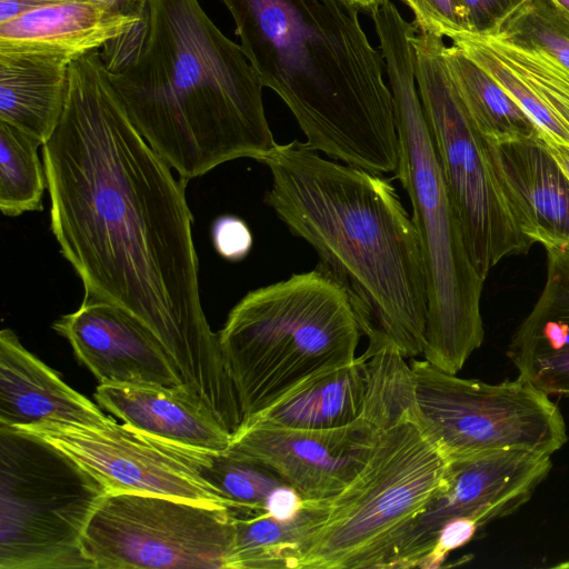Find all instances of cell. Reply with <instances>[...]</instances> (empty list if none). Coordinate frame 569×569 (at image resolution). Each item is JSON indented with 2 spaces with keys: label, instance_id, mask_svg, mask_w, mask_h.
I'll list each match as a JSON object with an SVG mask.
<instances>
[{
  "label": "cell",
  "instance_id": "cell-3",
  "mask_svg": "<svg viewBox=\"0 0 569 569\" xmlns=\"http://www.w3.org/2000/svg\"><path fill=\"white\" fill-rule=\"evenodd\" d=\"M259 162L271 173L263 201L316 251V268L346 291L370 346L423 353L428 299L417 229L390 180L276 143Z\"/></svg>",
  "mask_w": 569,
  "mask_h": 569
},
{
  "label": "cell",
  "instance_id": "cell-1",
  "mask_svg": "<svg viewBox=\"0 0 569 569\" xmlns=\"http://www.w3.org/2000/svg\"><path fill=\"white\" fill-rule=\"evenodd\" d=\"M50 227L84 299L120 307L160 342L213 413L237 399L203 312L186 180L150 147L100 50L73 60L63 113L42 144Z\"/></svg>",
  "mask_w": 569,
  "mask_h": 569
},
{
  "label": "cell",
  "instance_id": "cell-4",
  "mask_svg": "<svg viewBox=\"0 0 569 569\" xmlns=\"http://www.w3.org/2000/svg\"><path fill=\"white\" fill-rule=\"evenodd\" d=\"M263 87L289 108L310 149L383 174L399 139L383 58L348 0H220Z\"/></svg>",
  "mask_w": 569,
  "mask_h": 569
},
{
  "label": "cell",
  "instance_id": "cell-33",
  "mask_svg": "<svg viewBox=\"0 0 569 569\" xmlns=\"http://www.w3.org/2000/svg\"><path fill=\"white\" fill-rule=\"evenodd\" d=\"M71 0H0V23L26 12Z\"/></svg>",
  "mask_w": 569,
  "mask_h": 569
},
{
  "label": "cell",
  "instance_id": "cell-11",
  "mask_svg": "<svg viewBox=\"0 0 569 569\" xmlns=\"http://www.w3.org/2000/svg\"><path fill=\"white\" fill-rule=\"evenodd\" d=\"M234 519L224 507L109 492L82 537L94 569H230Z\"/></svg>",
  "mask_w": 569,
  "mask_h": 569
},
{
  "label": "cell",
  "instance_id": "cell-23",
  "mask_svg": "<svg viewBox=\"0 0 569 569\" xmlns=\"http://www.w3.org/2000/svg\"><path fill=\"white\" fill-rule=\"evenodd\" d=\"M367 386V355L363 352L352 362L302 383L247 421L302 429L341 427L361 413Z\"/></svg>",
  "mask_w": 569,
  "mask_h": 569
},
{
  "label": "cell",
  "instance_id": "cell-21",
  "mask_svg": "<svg viewBox=\"0 0 569 569\" xmlns=\"http://www.w3.org/2000/svg\"><path fill=\"white\" fill-rule=\"evenodd\" d=\"M93 397L100 408L143 432L202 449L230 447L232 433L184 386L100 383Z\"/></svg>",
  "mask_w": 569,
  "mask_h": 569
},
{
  "label": "cell",
  "instance_id": "cell-30",
  "mask_svg": "<svg viewBox=\"0 0 569 569\" xmlns=\"http://www.w3.org/2000/svg\"><path fill=\"white\" fill-rule=\"evenodd\" d=\"M216 251L229 261L243 259L252 247V234L247 223L234 216L218 217L211 228Z\"/></svg>",
  "mask_w": 569,
  "mask_h": 569
},
{
  "label": "cell",
  "instance_id": "cell-7",
  "mask_svg": "<svg viewBox=\"0 0 569 569\" xmlns=\"http://www.w3.org/2000/svg\"><path fill=\"white\" fill-rule=\"evenodd\" d=\"M360 335L346 291L318 268L249 291L218 332L242 422L352 362Z\"/></svg>",
  "mask_w": 569,
  "mask_h": 569
},
{
  "label": "cell",
  "instance_id": "cell-27",
  "mask_svg": "<svg viewBox=\"0 0 569 569\" xmlns=\"http://www.w3.org/2000/svg\"><path fill=\"white\" fill-rule=\"evenodd\" d=\"M40 141L0 121V210L7 217L40 211L48 188Z\"/></svg>",
  "mask_w": 569,
  "mask_h": 569
},
{
  "label": "cell",
  "instance_id": "cell-35",
  "mask_svg": "<svg viewBox=\"0 0 569 569\" xmlns=\"http://www.w3.org/2000/svg\"><path fill=\"white\" fill-rule=\"evenodd\" d=\"M541 142L547 151L551 154V157L556 160L558 166L566 173V176L569 178V146L555 142H546L542 139Z\"/></svg>",
  "mask_w": 569,
  "mask_h": 569
},
{
  "label": "cell",
  "instance_id": "cell-16",
  "mask_svg": "<svg viewBox=\"0 0 569 569\" xmlns=\"http://www.w3.org/2000/svg\"><path fill=\"white\" fill-rule=\"evenodd\" d=\"M450 39L522 108L543 141L569 146V68L540 48L491 33Z\"/></svg>",
  "mask_w": 569,
  "mask_h": 569
},
{
  "label": "cell",
  "instance_id": "cell-24",
  "mask_svg": "<svg viewBox=\"0 0 569 569\" xmlns=\"http://www.w3.org/2000/svg\"><path fill=\"white\" fill-rule=\"evenodd\" d=\"M322 512L319 501H306L300 512L279 520L267 512L233 518L234 548L230 569L293 568Z\"/></svg>",
  "mask_w": 569,
  "mask_h": 569
},
{
  "label": "cell",
  "instance_id": "cell-22",
  "mask_svg": "<svg viewBox=\"0 0 569 569\" xmlns=\"http://www.w3.org/2000/svg\"><path fill=\"white\" fill-rule=\"evenodd\" d=\"M71 62L49 54H0V121L44 144L63 113Z\"/></svg>",
  "mask_w": 569,
  "mask_h": 569
},
{
  "label": "cell",
  "instance_id": "cell-31",
  "mask_svg": "<svg viewBox=\"0 0 569 569\" xmlns=\"http://www.w3.org/2000/svg\"><path fill=\"white\" fill-rule=\"evenodd\" d=\"M466 11L469 31L489 32L523 0H458Z\"/></svg>",
  "mask_w": 569,
  "mask_h": 569
},
{
  "label": "cell",
  "instance_id": "cell-12",
  "mask_svg": "<svg viewBox=\"0 0 569 569\" xmlns=\"http://www.w3.org/2000/svg\"><path fill=\"white\" fill-rule=\"evenodd\" d=\"M368 386L362 411L330 429H302L258 420L242 422L230 449L271 470L302 500L339 493L367 461L376 442L385 395L381 349H366Z\"/></svg>",
  "mask_w": 569,
  "mask_h": 569
},
{
  "label": "cell",
  "instance_id": "cell-20",
  "mask_svg": "<svg viewBox=\"0 0 569 569\" xmlns=\"http://www.w3.org/2000/svg\"><path fill=\"white\" fill-rule=\"evenodd\" d=\"M110 417L28 351L11 329L0 332V426L46 420L103 426Z\"/></svg>",
  "mask_w": 569,
  "mask_h": 569
},
{
  "label": "cell",
  "instance_id": "cell-8",
  "mask_svg": "<svg viewBox=\"0 0 569 569\" xmlns=\"http://www.w3.org/2000/svg\"><path fill=\"white\" fill-rule=\"evenodd\" d=\"M109 492L46 439L0 426V569H94L82 537Z\"/></svg>",
  "mask_w": 569,
  "mask_h": 569
},
{
  "label": "cell",
  "instance_id": "cell-15",
  "mask_svg": "<svg viewBox=\"0 0 569 569\" xmlns=\"http://www.w3.org/2000/svg\"><path fill=\"white\" fill-rule=\"evenodd\" d=\"M52 328L102 385L184 386L160 342L120 307L83 299Z\"/></svg>",
  "mask_w": 569,
  "mask_h": 569
},
{
  "label": "cell",
  "instance_id": "cell-34",
  "mask_svg": "<svg viewBox=\"0 0 569 569\" xmlns=\"http://www.w3.org/2000/svg\"><path fill=\"white\" fill-rule=\"evenodd\" d=\"M103 2L112 8L137 17H143L147 9V0H93Z\"/></svg>",
  "mask_w": 569,
  "mask_h": 569
},
{
  "label": "cell",
  "instance_id": "cell-10",
  "mask_svg": "<svg viewBox=\"0 0 569 569\" xmlns=\"http://www.w3.org/2000/svg\"><path fill=\"white\" fill-rule=\"evenodd\" d=\"M417 411L449 461L497 451L551 456L568 440L550 396L527 380L487 383L409 362Z\"/></svg>",
  "mask_w": 569,
  "mask_h": 569
},
{
  "label": "cell",
  "instance_id": "cell-32",
  "mask_svg": "<svg viewBox=\"0 0 569 569\" xmlns=\"http://www.w3.org/2000/svg\"><path fill=\"white\" fill-rule=\"evenodd\" d=\"M303 500L287 485L277 487L268 497L266 512L279 520H289L302 509Z\"/></svg>",
  "mask_w": 569,
  "mask_h": 569
},
{
  "label": "cell",
  "instance_id": "cell-5",
  "mask_svg": "<svg viewBox=\"0 0 569 569\" xmlns=\"http://www.w3.org/2000/svg\"><path fill=\"white\" fill-rule=\"evenodd\" d=\"M371 20L393 101L399 139L395 173L411 203L425 262L428 318L422 356L457 375L483 341L485 280L469 257L423 113L415 74L417 27L395 6L377 10Z\"/></svg>",
  "mask_w": 569,
  "mask_h": 569
},
{
  "label": "cell",
  "instance_id": "cell-13",
  "mask_svg": "<svg viewBox=\"0 0 569 569\" xmlns=\"http://www.w3.org/2000/svg\"><path fill=\"white\" fill-rule=\"evenodd\" d=\"M20 429L34 433L74 458L110 492L167 496L224 507V496L184 460L179 442L110 418L103 426L46 420Z\"/></svg>",
  "mask_w": 569,
  "mask_h": 569
},
{
  "label": "cell",
  "instance_id": "cell-19",
  "mask_svg": "<svg viewBox=\"0 0 569 569\" xmlns=\"http://www.w3.org/2000/svg\"><path fill=\"white\" fill-rule=\"evenodd\" d=\"M142 18L93 0L47 6L0 23V54H49L73 61L102 49Z\"/></svg>",
  "mask_w": 569,
  "mask_h": 569
},
{
  "label": "cell",
  "instance_id": "cell-36",
  "mask_svg": "<svg viewBox=\"0 0 569 569\" xmlns=\"http://www.w3.org/2000/svg\"><path fill=\"white\" fill-rule=\"evenodd\" d=\"M348 1L356 3L360 8L370 10L373 6L380 3L383 0H348Z\"/></svg>",
  "mask_w": 569,
  "mask_h": 569
},
{
  "label": "cell",
  "instance_id": "cell-29",
  "mask_svg": "<svg viewBox=\"0 0 569 569\" xmlns=\"http://www.w3.org/2000/svg\"><path fill=\"white\" fill-rule=\"evenodd\" d=\"M415 14L417 30L451 38L469 31L466 11L458 0H402Z\"/></svg>",
  "mask_w": 569,
  "mask_h": 569
},
{
  "label": "cell",
  "instance_id": "cell-9",
  "mask_svg": "<svg viewBox=\"0 0 569 569\" xmlns=\"http://www.w3.org/2000/svg\"><path fill=\"white\" fill-rule=\"evenodd\" d=\"M446 47L442 37L419 30L413 39L415 74L469 257L486 280L502 259L527 253L533 242L520 230L497 180L485 137L452 82Z\"/></svg>",
  "mask_w": 569,
  "mask_h": 569
},
{
  "label": "cell",
  "instance_id": "cell-18",
  "mask_svg": "<svg viewBox=\"0 0 569 569\" xmlns=\"http://www.w3.org/2000/svg\"><path fill=\"white\" fill-rule=\"evenodd\" d=\"M547 252L545 287L511 337L507 356L549 396H569V241H540Z\"/></svg>",
  "mask_w": 569,
  "mask_h": 569
},
{
  "label": "cell",
  "instance_id": "cell-2",
  "mask_svg": "<svg viewBox=\"0 0 569 569\" xmlns=\"http://www.w3.org/2000/svg\"><path fill=\"white\" fill-rule=\"evenodd\" d=\"M100 54L131 122L179 178L259 161L276 144L259 77L198 0H147Z\"/></svg>",
  "mask_w": 569,
  "mask_h": 569
},
{
  "label": "cell",
  "instance_id": "cell-37",
  "mask_svg": "<svg viewBox=\"0 0 569 569\" xmlns=\"http://www.w3.org/2000/svg\"><path fill=\"white\" fill-rule=\"evenodd\" d=\"M560 2L563 7H566L569 10V0H557Z\"/></svg>",
  "mask_w": 569,
  "mask_h": 569
},
{
  "label": "cell",
  "instance_id": "cell-6",
  "mask_svg": "<svg viewBox=\"0 0 569 569\" xmlns=\"http://www.w3.org/2000/svg\"><path fill=\"white\" fill-rule=\"evenodd\" d=\"M385 395L373 448L322 513L297 569L387 568L412 519L445 481L449 460L417 411L410 366L382 346Z\"/></svg>",
  "mask_w": 569,
  "mask_h": 569
},
{
  "label": "cell",
  "instance_id": "cell-14",
  "mask_svg": "<svg viewBox=\"0 0 569 569\" xmlns=\"http://www.w3.org/2000/svg\"><path fill=\"white\" fill-rule=\"evenodd\" d=\"M551 456L497 451L449 461L441 487L408 525L387 568H420L448 523L480 529L525 505L552 467Z\"/></svg>",
  "mask_w": 569,
  "mask_h": 569
},
{
  "label": "cell",
  "instance_id": "cell-25",
  "mask_svg": "<svg viewBox=\"0 0 569 569\" xmlns=\"http://www.w3.org/2000/svg\"><path fill=\"white\" fill-rule=\"evenodd\" d=\"M446 64L471 119L485 138H530L538 128L522 108L456 46L446 47Z\"/></svg>",
  "mask_w": 569,
  "mask_h": 569
},
{
  "label": "cell",
  "instance_id": "cell-17",
  "mask_svg": "<svg viewBox=\"0 0 569 569\" xmlns=\"http://www.w3.org/2000/svg\"><path fill=\"white\" fill-rule=\"evenodd\" d=\"M497 180L522 233L533 243L569 241V178L541 142L485 138Z\"/></svg>",
  "mask_w": 569,
  "mask_h": 569
},
{
  "label": "cell",
  "instance_id": "cell-28",
  "mask_svg": "<svg viewBox=\"0 0 569 569\" xmlns=\"http://www.w3.org/2000/svg\"><path fill=\"white\" fill-rule=\"evenodd\" d=\"M485 33L540 48L569 68V10L557 0H523Z\"/></svg>",
  "mask_w": 569,
  "mask_h": 569
},
{
  "label": "cell",
  "instance_id": "cell-26",
  "mask_svg": "<svg viewBox=\"0 0 569 569\" xmlns=\"http://www.w3.org/2000/svg\"><path fill=\"white\" fill-rule=\"evenodd\" d=\"M198 473L228 500L233 518L266 512L270 493L284 485L263 465L234 451L194 447Z\"/></svg>",
  "mask_w": 569,
  "mask_h": 569
}]
</instances>
